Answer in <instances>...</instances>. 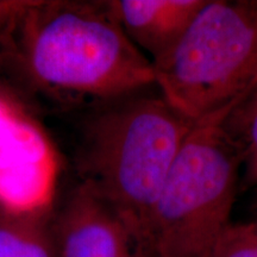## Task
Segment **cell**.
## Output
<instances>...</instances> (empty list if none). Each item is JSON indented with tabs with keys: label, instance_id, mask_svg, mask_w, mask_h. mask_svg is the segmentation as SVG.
I'll use <instances>...</instances> for the list:
<instances>
[{
	"label": "cell",
	"instance_id": "1",
	"mask_svg": "<svg viewBox=\"0 0 257 257\" xmlns=\"http://www.w3.org/2000/svg\"><path fill=\"white\" fill-rule=\"evenodd\" d=\"M115 99L85 127L79 148L81 182L117 216L137 248L172 167L197 123L161 94Z\"/></svg>",
	"mask_w": 257,
	"mask_h": 257
},
{
	"label": "cell",
	"instance_id": "2",
	"mask_svg": "<svg viewBox=\"0 0 257 257\" xmlns=\"http://www.w3.org/2000/svg\"><path fill=\"white\" fill-rule=\"evenodd\" d=\"M21 53L32 81L53 94L115 100L155 85L153 62L107 2H29Z\"/></svg>",
	"mask_w": 257,
	"mask_h": 257
},
{
	"label": "cell",
	"instance_id": "3",
	"mask_svg": "<svg viewBox=\"0 0 257 257\" xmlns=\"http://www.w3.org/2000/svg\"><path fill=\"white\" fill-rule=\"evenodd\" d=\"M233 107L199 121L186 138L148 223L141 255L212 256L232 223L239 194L243 148L224 124Z\"/></svg>",
	"mask_w": 257,
	"mask_h": 257
},
{
	"label": "cell",
	"instance_id": "4",
	"mask_svg": "<svg viewBox=\"0 0 257 257\" xmlns=\"http://www.w3.org/2000/svg\"><path fill=\"white\" fill-rule=\"evenodd\" d=\"M153 66L160 94L193 123L238 105L257 85V0H208Z\"/></svg>",
	"mask_w": 257,
	"mask_h": 257
},
{
	"label": "cell",
	"instance_id": "5",
	"mask_svg": "<svg viewBox=\"0 0 257 257\" xmlns=\"http://www.w3.org/2000/svg\"><path fill=\"white\" fill-rule=\"evenodd\" d=\"M57 161L43 131L0 104V210L16 214L50 213Z\"/></svg>",
	"mask_w": 257,
	"mask_h": 257
},
{
	"label": "cell",
	"instance_id": "6",
	"mask_svg": "<svg viewBox=\"0 0 257 257\" xmlns=\"http://www.w3.org/2000/svg\"><path fill=\"white\" fill-rule=\"evenodd\" d=\"M53 224L59 257H141L124 224L81 184Z\"/></svg>",
	"mask_w": 257,
	"mask_h": 257
},
{
	"label": "cell",
	"instance_id": "7",
	"mask_svg": "<svg viewBox=\"0 0 257 257\" xmlns=\"http://www.w3.org/2000/svg\"><path fill=\"white\" fill-rule=\"evenodd\" d=\"M208 0H111L112 15L131 42L154 61L181 40Z\"/></svg>",
	"mask_w": 257,
	"mask_h": 257
},
{
	"label": "cell",
	"instance_id": "8",
	"mask_svg": "<svg viewBox=\"0 0 257 257\" xmlns=\"http://www.w3.org/2000/svg\"><path fill=\"white\" fill-rule=\"evenodd\" d=\"M0 257H59L51 212L16 214L0 210Z\"/></svg>",
	"mask_w": 257,
	"mask_h": 257
},
{
	"label": "cell",
	"instance_id": "9",
	"mask_svg": "<svg viewBox=\"0 0 257 257\" xmlns=\"http://www.w3.org/2000/svg\"><path fill=\"white\" fill-rule=\"evenodd\" d=\"M224 124L243 148L239 193L257 188V102L242 100L225 118Z\"/></svg>",
	"mask_w": 257,
	"mask_h": 257
},
{
	"label": "cell",
	"instance_id": "10",
	"mask_svg": "<svg viewBox=\"0 0 257 257\" xmlns=\"http://www.w3.org/2000/svg\"><path fill=\"white\" fill-rule=\"evenodd\" d=\"M211 257H257V218L231 223L218 239Z\"/></svg>",
	"mask_w": 257,
	"mask_h": 257
},
{
	"label": "cell",
	"instance_id": "11",
	"mask_svg": "<svg viewBox=\"0 0 257 257\" xmlns=\"http://www.w3.org/2000/svg\"><path fill=\"white\" fill-rule=\"evenodd\" d=\"M243 101H246V102H257V85L255 86V88L252 89L251 92L249 93L248 95L244 98Z\"/></svg>",
	"mask_w": 257,
	"mask_h": 257
},
{
	"label": "cell",
	"instance_id": "12",
	"mask_svg": "<svg viewBox=\"0 0 257 257\" xmlns=\"http://www.w3.org/2000/svg\"><path fill=\"white\" fill-rule=\"evenodd\" d=\"M255 207H256V210H257V198H256V202H255Z\"/></svg>",
	"mask_w": 257,
	"mask_h": 257
},
{
	"label": "cell",
	"instance_id": "13",
	"mask_svg": "<svg viewBox=\"0 0 257 257\" xmlns=\"http://www.w3.org/2000/svg\"><path fill=\"white\" fill-rule=\"evenodd\" d=\"M140 255H141V253H140ZM141 257H146V256H143V255H141Z\"/></svg>",
	"mask_w": 257,
	"mask_h": 257
}]
</instances>
